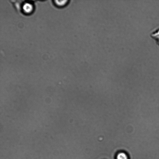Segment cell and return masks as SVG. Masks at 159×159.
I'll return each instance as SVG.
<instances>
[{
	"mask_svg": "<svg viewBox=\"0 0 159 159\" xmlns=\"http://www.w3.org/2000/svg\"><path fill=\"white\" fill-rule=\"evenodd\" d=\"M33 2L30 1H23L21 12L26 14H29L33 12L34 9Z\"/></svg>",
	"mask_w": 159,
	"mask_h": 159,
	"instance_id": "1",
	"label": "cell"
},
{
	"mask_svg": "<svg viewBox=\"0 0 159 159\" xmlns=\"http://www.w3.org/2000/svg\"><path fill=\"white\" fill-rule=\"evenodd\" d=\"M23 1H12V3L15 9L18 12H21L22 6Z\"/></svg>",
	"mask_w": 159,
	"mask_h": 159,
	"instance_id": "3",
	"label": "cell"
},
{
	"mask_svg": "<svg viewBox=\"0 0 159 159\" xmlns=\"http://www.w3.org/2000/svg\"><path fill=\"white\" fill-rule=\"evenodd\" d=\"M68 1L67 0H63V1L57 0V1H54V2H55V4L57 5V6L61 7L65 6V5L66 4Z\"/></svg>",
	"mask_w": 159,
	"mask_h": 159,
	"instance_id": "4",
	"label": "cell"
},
{
	"mask_svg": "<svg viewBox=\"0 0 159 159\" xmlns=\"http://www.w3.org/2000/svg\"><path fill=\"white\" fill-rule=\"evenodd\" d=\"M117 159H128V155L124 153H120L118 154L117 156Z\"/></svg>",
	"mask_w": 159,
	"mask_h": 159,
	"instance_id": "5",
	"label": "cell"
},
{
	"mask_svg": "<svg viewBox=\"0 0 159 159\" xmlns=\"http://www.w3.org/2000/svg\"><path fill=\"white\" fill-rule=\"evenodd\" d=\"M150 36L154 40L159 47V27L152 31Z\"/></svg>",
	"mask_w": 159,
	"mask_h": 159,
	"instance_id": "2",
	"label": "cell"
}]
</instances>
